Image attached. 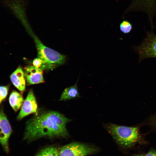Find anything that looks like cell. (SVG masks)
I'll return each mask as SVG.
<instances>
[{
    "label": "cell",
    "instance_id": "obj_17",
    "mask_svg": "<svg viewBox=\"0 0 156 156\" xmlns=\"http://www.w3.org/2000/svg\"><path fill=\"white\" fill-rule=\"evenodd\" d=\"M133 156H144L143 155H136Z\"/></svg>",
    "mask_w": 156,
    "mask_h": 156
},
{
    "label": "cell",
    "instance_id": "obj_5",
    "mask_svg": "<svg viewBox=\"0 0 156 156\" xmlns=\"http://www.w3.org/2000/svg\"><path fill=\"white\" fill-rule=\"evenodd\" d=\"M136 49L141 59L156 58V35H148L142 44L136 47Z\"/></svg>",
    "mask_w": 156,
    "mask_h": 156
},
{
    "label": "cell",
    "instance_id": "obj_16",
    "mask_svg": "<svg viewBox=\"0 0 156 156\" xmlns=\"http://www.w3.org/2000/svg\"><path fill=\"white\" fill-rule=\"evenodd\" d=\"M144 156H156V151L154 150H151Z\"/></svg>",
    "mask_w": 156,
    "mask_h": 156
},
{
    "label": "cell",
    "instance_id": "obj_3",
    "mask_svg": "<svg viewBox=\"0 0 156 156\" xmlns=\"http://www.w3.org/2000/svg\"><path fill=\"white\" fill-rule=\"evenodd\" d=\"M29 33L34 39L37 51V57L42 61V70L50 69L64 64L66 56L45 46L31 31Z\"/></svg>",
    "mask_w": 156,
    "mask_h": 156
},
{
    "label": "cell",
    "instance_id": "obj_1",
    "mask_svg": "<svg viewBox=\"0 0 156 156\" xmlns=\"http://www.w3.org/2000/svg\"><path fill=\"white\" fill-rule=\"evenodd\" d=\"M71 120L57 111L38 112L26 122L23 138L30 142L45 137H67L66 125Z\"/></svg>",
    "mask_w": 156,
    "mask_h": 156
},
{
    "label": "cell",
    "instance_id": "obj_12",
    "mask_svg": "<svg viewBox=\"0 0 156 156\" xmlns=\"http://www.w3.org/2000/svg\"><path fill=\"white\" fill-rule=\"evenodd\" d=\"M35 156H59L58 150L55 147H48L42 150Z\"/></svg>",
    "mask_w": 156,
    "mask_h": 156
},
{
    "label": "cell",
    "instance_id": "obj_4",
    "mask_svg": "<svg viewBox=\"0 0 156 156\" xmlns=\"http://www.w3.org/2000/svg\"><path fill=\"white\" fill-rule=\"evenodd\" d=\"M96 150L85 144L71 143L62 147L58 150L59 156H86L94 153Z\"/></svg>",
    "mask_w": 156,
    "mask_h": 156
},
{
    "label": "cell",
    "instance_id": "obj_14",
    "mask_svg": "<svg viewBox=\"0 0 156 156\" xmlns=\"http://www.w3.org/2000/svg\"><path fill=\"white\" fill-rule=\"evenodd\" d=\"M9 86H1L0 87V103L6 98L8 92Z\"/></svg>",
    "mask_w": 156,
    "mask_h": 156
},
{
    "label": "cell",
    "instance_id": "obj_6",
    "mask_svg": "<svg viewBox=\"0 0 156 156\" xmlns=\"http://www.w3.org/2000/svg\"><path fill=\"white\" fill-rule=\"evenodd\" d=\"M0 143L4 151L8 153V140L12 130L7 116L1 108L0 112Z\"/></svg>",
    "mask_w": 156,
    "mask_h": 156
},
{
    "label": "cell",
    "instance_id": "obj_10",
    "mask_svg": "<svg viewBox=\"0 0 156 156\" xmlns=\"http://www.w3.org/2000/svg\"><path fill=\"white\" fill-rule=\"evenodd\" d=\"M9 101L10 105L15 112L19 109L24 101L22 94L14 90L10 94Z\"/></svg>",
    "mask_w": 156,
    "mask_h": 156
},
{
    "label": "cell",
    "instance_id": "obj_2",
    "mask_svg": "<svg viewBox=\"0 0 156 156\" xmlns=\"http://www.w3.org/2000/svg\"><path fill=\"white\" fill-rule=\"evenodd\" d=\"M105 127L116 142L125 147H131L143 140L138 126L128 127L112 123L105 125Z\"/></svg>",
    "mask_w": 156,
    "mask_h": 156
},
{
    "label": "cell",
    "instance_id": "obj_7",
    "mask_svg": "<svg viewBox=\"0 0 156 156\" xmlns=\"http://www.w3.org/2000/svg\"><path fill=\"white\" fill-rule=\"evenodd\" d=\"M37 109L38 105L35 97L33 90L30 89L16 117L17 119L19 120L30 114H35L38 112Z\"/></svg>",
    "mask_w": 156,
    "mask_h": 156
},
{
    "label": "cell",
    "instance_id": "obj_13",
    "mask_svg": "<svg viewBox=\"0 0 156 156\" xmlns=\"http://www.w3.org/2000/svg\"><path fill=\"white\" fill-rule=\"evenodd\" d=\"M120 31L124 34L129 33L132 28L131 25L127 21H124L120 24Z\"/></svg>",
    "mask_w": 156,
    "mask_h": 156
},
{
    "label": "cell",
    "instance_id": "obj_11",
    "mask_svg": "<svg viewBox=\"0 0 156 156\" xmlns=\"http://www.w3.org/2000/svg\"><path fill=\"white\" fill-rule=\"evenodd\" d=\"M80 97L77 82L74 85L65 89L61 94L60 100L66 101Z\"/></svg>",
    "mask_w": 156,
    "mask_h": 156
},
{
    "label": "cell",
    "instance_id": "obj_9",
    "mask_svg": "<svg viewBox=\"0 0 156 156\" xmlns=\"http://www.w3.org/2000/svg\"><path fill=\"white\" fill-rule=\"evenodd\" d=\"M10 78L13 85L22 94L25 90L26 78L22 68L18 67L11 74Z\"/></svg>",
    "mask_w": 156,
    "mask_h": 156
},
{
    "label": "cell",
    "instance_id": "obj_15",
    "mask_svg": "<svg viewBox=\"0 0 156 156\" xmlns=\"http://www.w3.org/2000/svg\"><path fill=\"white\" fill-rule=\"evenodd\" d=\"M33 64L35 67L41 69L43 65V63L42 61L40 58L37 57L33 61Z\"/></svg>",
    "mask_w": 156,
    "mask_h": 156
},
{
    "label": "cell",
    "instance_id": "obj_8",
    "mask_svg": "<svg viewBox=\"0 0 156 156\" xmlns=\"http://www.w3.org/2000/svg\"><path fill=\"white\" fill-rule=\"evenodd\" d=\"M43 70L40 68L30 65L24 68V73L28 85L44 82Z\"/></svg>",
    "mask_w": 156,
    "mask_h": 156
}]
</instances>
